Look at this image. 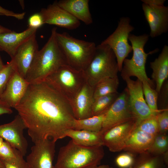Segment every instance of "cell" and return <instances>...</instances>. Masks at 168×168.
I'll list each match as a JSON object with an SVG mask.
<instances>
[{
  "instance_id": "cell-32",
  "label": "cell",
  "mask_w": 168,
  "mask_h": 168,
  "mask_svg": "<svg viewBox=\"0 0 168 168\" xmlns=\"http://www.w3.org/2000/svg\"><path fill=\"white\" fill-rule=\"evenodd\" d=\"M21 155L22 154L20 152L5 141L0 147V160H9L16 158Z\"/></svg>"
},
{
  "instance_id": "cell-9",
  "label": "cell",
  "mask_w": 168,
  "mask_h": 168,
  "mask_svg": "<svg viewBox=\"0 0 168 168\" xmlns=\"http://www.w3.org/2000/svg\"><path fill=\"white\" fill-rule=\"evenodd\" d=\"M142 7L150 29L149 36L155 38L168 30V7L165 0H142Z\"/></svg>"
},
{
  "instance_id": "cell-37",
  "label": "cell",
  "mask_w": 168,
  "mask_h": 168,
  "mask_svg": "<svg viewBox=\"0 0 168 168\" xmlns=\"http://www.w3.org/2000/svg\"><path fill=\"white\" fill-rule=\"evenodd\" d=\"M28 23V27L37 29L44 24L43 18L39 13L30 16L29 18Z\"/></svg>"
},
{
  "instance_id": "cell-6",
  "label": "cell",
  "mask_w": 168,
  "mask_h": 168,
  "mask_svg": "<svg viewBox=\"0 0 168 168\" xmlns=\"http://www.w3.org/2000/svg\"><path fill=\"white\" fill-rule=\"evenodd\" d=\"M83 71L86 82L94 87L104 79L118 76L119 67L112 49L106 44L96 46L92 59Z\"/></svg>"
},
{
  "instance_id": "cell-25",
  "label": "cell",
  "mask_w": 168,
  "mask_h": 168,
  "mask_svg": "<svg viewBox=\"0 0 168 168\" xmlns=\"http://www.w3.org/2000/svg\"><path fill=\"white\" fill-rule=\"evenodd\" d=\"M119 84L118 76L106 78L100 81L94 86V99L102 96L118 93Z\"/></svg>"
},
{
  "instance_id": "cell-34",
  "label": "cell",
  "mask_w": 168,
  "mask_h": 168,
  "mask_svg": "<svg viewBox=\"0 0 168 168\" xmlns=\"http://www.w3.org/2000/svg\"><path fill=\"white\" fill-rule=\"evenodd\" d=\"M160 133L167 134L168 130V109L162 110L156 115Z\"/></svg>"
},
{
  "instance_id": "cell-8",
  "label": "cell",
  "mask_w": 168,
  "mask_h": 168,
  "mask_svg": "<svg viewBox=\"0 0 168 168\" xmlns=\"http://www.w3.org/2000/svg\"><path fill=\"white\" fill-rule=\"evenodd\" d=\"M130 23L129 17H122L114 31L100 43L108 45L112 49L115 56L120 72L124 60L133 50L131 45L128 43L129 35L134 29Z\"/></svg>"
},
{
  "instance_id": "cell-13",
  "label": "cell",
  "mask_w": 168,
  "mask_h": 168,
  "mask_svg": "<svg viewBox=\"0 0 168 168\" xmlns=\"http://www.w3.org/2000/svg\"><path fill=\"white\" fill-rule=\"evenodd\" d=\"M138 125L136 120L133 119L111 128L102 135L103 146L113 152L123 150L126 142Z\"/></svg>"
},
{
  "instance_id": "cell-27",
  "label": "cell",
  "mask_w": 168,
  "mask_h": 168,
  "mask_svg": "<svg viewBox=\"0 0 168 168\" xmlns=\"http://www.w3.org/2000/svg\"><path fill=\"white\" fill-rule=\"evenodd\" d=\"M161 156L153 155L147 152L140 154L132 168H162L164 160Z\"/></svg>"
},
{
  "instance_id": "cell-45",
  "label": "cell",
  "mask_w": 168,
  "mask_h": 168,
  "mask_svg": "<svg viewBox=\"0 0 168 168\" xmlns=\"http://www.w3.org/2000/svg\"><path fill=\"white\" fill-rule=\"evenodd\" d=\"M4 140L3 139L0 137V147L2 145L3 142Z\"/></svg>"
},
{
  "instance_id": "cell-3",
  "label": "cell",
  "mask_w": 168,
  "mask_h": 168,
  "mask_svg": "<svg viewBox=\"0 0 168 168\" xmlns=\"http://www.w3.org/2000/svg\"><path fill=\"white\" fill-rule=\"evenodd\" d=\"M103 146L86 147L72 140L59 150L55 168H82L98 166L105 155Z\"/></svg>"
},
{
  "instance_id": "cell-23",
  "label": "cell",
  "mask_w": 168,
  "mask_h": 168,
  "mask_svg": "<svg viewBox=\"0 0 168 168\" xmlns=\"http://www.w3.org/2000/svg\"><path fill=\"white\" fill-rule=\"evenodd\" d=\"M66 137H70L73 142L81 146L86 147L103 146L102 134L100 132L71 129L66 132Z\"/></svg>"
},
{
  "instance_id": "cell-47",
  "label": "cell",
  "mask_w": 168,
  "mask_h": 168,
  "mask_svg": "<svg viewBox=\"0 0 168 168\" xmlns=\"http://www.w3.org/2000/svg\"><path fill=\"white\" fill-rule=\"evenodd\" d=\"M0 51H2L1 49H0Z\"/></svg>"
},
{
  "instance_id": "cell-7",
  "label": "cell",
  "mask_w": 168,
  "mask_h": 168,
  "mask_svg": "<svg viewBox=\"0 0 168 168\" xmlns=\"http://www.w3.org/2000/svg\"><path fill=\"white\" fill-rule=\"evenodd\" d=\"M69 104L86 82L83 71L64 65L44 81Z\"/></svg>"
},
{
  "instance_id": "cell-41",
  "label": "cell",
  "mask_w": 168,
  "mask_h": 168,
  "mask_svg": "<svg viewBox=\"0 0 168 168\" xmlns=\"http://www.w3.org/2000/svg\"><path fill=\"white\" fill-rule=\"evenodd\" d=\"M5 66V65L3 64L0 55V71L4 68Z\"/></svg>"
},
{
  "instance_id": "cell-12",
  "label": "cell",
  "mask_w": 168,
  "mask_h": 168,
  "mask_svg": "<svg viewBox=\"0 0 168 168\" xmlns=\"http://www.w3.org/2000/svg\"><path fill=\"white\" fill-rule=\"evenodd\" d=\"M55 142L47 139L34 143L26 158L28 168H55L53 164Z\"/></svg>"
},
{
  "instance_id": "cell-28",
  "label": "cell",
  "mask_w": 168,
  "mask_h": 168,
  "mask_svg": "<svg viewBox=\"0 0 168 168\" xmlns=\"http://www.w3.org/2000/svg\"><path fill=\"white\" fill-rule=\"evenodd\" d=\"M142 82L143 92L145 101L152 113L156 115L162 110L158 108V93L147 82Z\"/></svg>"
},
{
  "instance_id": "cell-24",
  "label": "cell",
  "mask_w": 168,
  "mask_h": 168,
  "mask_svg": "<svg viewBox=\"0 0 168 168\" xmlns=\"http://www.w3.org/2000/svg\"><path fill=\"white\" fill-rule=\"evenodd\" d=\"M105 114L92 116L81 119H75L73 122V129L100 132L102 128Z\"/></svg>"
},
{
  "instance_id": "cell-30",
  "label": "cell",
  "mask_w": 168,
  "mask_h": 168,
  "mask_svg": "<svg viewBox=\"0 0 168 168\" xmlns=\"http://www.w3.org/2000/svg\"><path fill=\"white\" fill-rule=\"evenodd\" d=\"M16 70L14 62L11 59L0 71V97L4 91L10 77Z\"/></svg>"
},
{
  "instance_id": "cell-38",
  "label": "cell",
  "mask_w": 168,
  "mask_h": 168,
  "mask_svg": "<svg viewBox=\"0 0 168 168\" xmlns=\"http://www.w3.org/2000/svg\"><path fill=\"white\" fill-rule=\"evenodd\" d=\"M25 14V12L21 13H16L4 8L0 6V15L11 16L18 20H22L24 18Z\"/></svg>"
},
{
  "instance_id": "cell-29",
  "label": "cell",
  "mask_w": 168,
  "mask_h": 168,
  "mask_svg": "<svg viewBox=\"0 0 168 168\" xmlns=\"http://www.w3.org/2000/svg\"><path fill=\"white\" fill-rule=\"evenodd\" d=\"M168 137L167 134L158 133L155 136L147 152L153 155L163 156L168 152Z\"/></svg>"
},
{
  "instance_id": "cell-44",
  "label": "cell",
  "mask_w": 168,
  "mask_h": 168,
  "mask_svg": "<svg viewBox=\"0 0 168 168\" xmlns=\"http://www.w3.org/2000/svg\"><path fill=\"white\" fill-rule=\"evenodd\" d=\"M19 2H20V4L21 5V6L22 8L23 9L24 8V1L23 0H19Z\"/></svg>"
},
{
  "instance_id": "cell-39",
  "label": "cell",
  "mask_w": 168,
  "mask_h": 168,
  "mask_svg": "<svg viewBox=\"0 0 168 168\" xmlns=\"http://www.w3.org/2000/svg\"><path fill=\"white\" fill-rule=\"evenodd\" d=\"M12 112L11 108L0 101V115L4 114H10Z\"/></svg>"
},
{
  "instance_id": "cell-21",
  "label": "cell",
  "mask_w": 168,
  "mask_h": 168,
  "mask_svg": "<svg viewBox=\"0 0 168 168\" xmlns=\"http://www.w3.org/2000/svg\"><path fill=\"white\" fill-rule=\"evenodd\" d=\"M152 70L151 77L155 83V90L159 94L164 82L168 77V46L165 45L158 57L151 62Z\"/></svg>"
},
{
  "instance_id": "cell-14",
  "label": "cell",
  "mask_w": 168,
  "mask_h": 168,
  "mask_svg": "<svg viewBox=\"0 0 168 168\" xmlns=\"http://www.w3.org/2000/svg\"><path fill=\"white\" fill-rule=\"evenodd\" d=\"M26 129L25 124L18 115L11 122L0 125V137L24 156L27 152L28 143L24 135Z\"/></svg>"
},
{
  "instance_id": "cell-31",
  "label": "cell",
  "mask_w": 168,
  "mask_h": 168,
  "mask_svg": "<svg viewBox=\"0 0 168 168\" xmlns=\"http://www.w3.org/2000/svg\"><path fill=\"white\" fill-rule=\"evenodd\" d=\"M136 129L155 136L159 133V129L156 115H152L141 121L138 124Z\"/></svg>"
},
{
  "instance_id": "cell-20",
  "label": "cell",
  "mask_w": 168,
  "mask_h": 168,
  "mask_svg": "<svg viewBox=\"0 0 168 168\" xmlns=\"http://www.w3.org/2000/svg\"><path fill=\"white\" fill-rule=\"evenodd\" d=\"M56 2L58 6L79 21L86 25L92 23L89 0H60Z\"/></svg>"
},
{
  "instance_id": "cell-36",
  "label": "cell",
  "mask_w": 168,
  "mask_h": 168,
  "mask_svg": "<svg viewBox=\"0 0 168 168\" xmlns=\"http://www.w3.org/2000/svg\"><path fill=\"white\" fill-rule=\"evenodd\" d=\"M160 103L161 110L168 109V81L166 80L163 83L158 94L157 104Z\"/></svg>"
},
{
  "instance_id": "cell-4",
  "label": "cell",
  "mask_w": 168,
  "mask_h": 168,
  "mask_svg": "<svg viewBox=\"0 0 168 168\" xmlns=\"http://www.w3.org/2000/svg\"><path fill=\"white\" fill-rule=\"evenodd\" d=\"M56 38L67 64L76 69L84 71L94 56L96 46L95 43L77 39L66 32L57 31Z\"/></svg>"
},
{
  "instance_id": "cell-5",
  "label": "cell",
  "mask_w": 168,
  "mask_h": 168,
  "mask_svg": "<svg viewBox=\"0 0 168 168\" xmlns=\"http://www.w3.org/2000/svg\"><path fill=\"white\" fill-rule=\"evenodd\" d=\"M149 36L146 34L139 35L129 34L128 40L131 44L133 55L131 59L126 58L124 60L121 75L122 77H135L142 82L148 83L154 88L155 86L154 82L147 75L145 65L148 56L157 52L159 49L156 48L148 53H145L144 47Z\"/></svg>"
},
{
  "instance_id": "cell-48",
  "label": "cell",
  "mask_w": 168,
  "mask_h": 168,
  "mask_svg": "<svg viewBox=\"0 0 168 168\" xmlns=\"http://www.w3.org/2000/svg\"><path fill=\"white\" fill-rule=\"evenodd\" d=\"M129 168H132V167H130Z\"/></svg>"
},
{
  "instance_id": "cell-2",
  "label": "cell",
  "mask_w": 168,
  "mask_h": 168,
  "mask_svg": "<svg viewBox=\"0 0 168 168\" xmlns=\"http://www.w3.org/2000/svg\"><path fill=\"white\" fill-rule=\"evenodd\" d=\"M57 31L56 27L52 28L47 41L37 53L25 78L30 84L44 81L48 76L67 64L56 40Z\"/></svg>"
},
{
  "instance_id": "cell-18",
  "label": "cell",
  "mask_w": 168,
  "mask_h": 168,
  "mask_svg": "<svg viewBox=\"0 0 168 168\" xmlns=\"http://www.w3.org/2000/svg\"><path fill=\"white\" fill-rule=\"evenodd\" d=\"M94 88L86 82L69 103L75 119H81L91 116Z\"/></svg>"
},
{
  "instance_id": "cell-35",
  "label": "cell",
  "mask_w": 168,
  "mask_h": 168,
  "mask_svg": "<svg viewBox=\"0 0 168 168\" xmlns=\"http://www.w3.org/2000/svg\"><path fill=\"white\" fill-rule=\"evenodd\" d=\"M22 155L9 160H0L5 168H28L26 161Z\"/></svg>"
},
{
  "instance_id": "cell-10",
  "label": "cell",
  "mask_w": 168,
  "mask_h": 168,
  "mask_svg": "<svg viewBox=\"0 0 168 168\" xmlns=\"http://www.w3.org/2000/svg\"><path fill=\"white\" fill-rule=\"evenodd\" d=\"M122 78L127 85L129 107L138 124L142 120L154 115L145 100L142 82L138 79L133 80L128 77Z\"/></svg>"
},
{
  "instance_id": "cell-17",
  "label": "cell",
  "mask_w": 168,
  "mask_h": 168,
  "mask_svg": "<svg viewBox=\"0 0 168 168\" xmlns=\"http://www.w3.org/2000/svg\"><path fill=\"white\" fill-rule=\"evenodd\" d=\"M30 84L16 70L9 80L0 101L14 108L20 103Z\"/></svg>"
},
{
  "instance_id": "cell-11",
  "label": "cell",
  "mask_w": 168,
  "mask_h": 168,
  "mask_svg": "<svg viewBox=\"0 0 168 168\" xmlns=\"http://www.w3.org/2000/svg\"><path fill=\"white\" fill-rule=\"evenodd\" d=\"M133 119L135 120L128 106V94L126 88L119 94L105 113L100 132L102 135L113 127Z\"/></svg>"
},
{
  "instance_id": "cell-15",
  "label": "cell",
  "mask_w": 168,
  "mask_h": 168,
  "mask_svg": "<svg viewBox=\"0 0 168 168\" xmlns=\"http://www.w3.org/2000/svg\"><path fill=\"white\" fill-rule=\"evenodd\" d=\"M44 24L55 25L68 30L77 29L80 22L64 9L60 7L56 1L42 8L39 12Z\"/></svg>"
},
{
  "instance_id": "cell-42",
  "label": "cell",
  "mask_w": 168,
  "mask_h": 168,
  "mask_svg": "<svg viewBox=\"0 0 168 168\" xmlns=\"http://www.w3.org/2000/svg\"><path fill=\"white\" fill-rule=\"evenodd\" d=\"M98 168H113L108 165H102L98 166Z\"/></svg>"
},
{
  "instance_id": "cell-40",
  "label": "cell",
  "mask_w": 168,
  "mask_h": 168,
  "mask_svg": "<svg viewBox=\"0 0 168 168\" xmlns=\"http://www.w3.org/2000/svg\"><path fill=\"white\" fill-rule=\"evenodd\" d=\"M12 30L0 25V34L10 32Z\"/></svg>"
},
{
  "instance_id": "cell-1",
  "label": "cell",
  "mask_w": 168,
  "mask_h": 168,
  "mask_svg": "<svg viewBox=\"0 0 168 168\" xmlns=\"http://www.w3.org/2000/svg\"><path fill=\"white\" fill-rule=\"evenodd\" d=\"M14 109L34 143L47 139L56 142L73 129L75 118L69 103L44 81L30 84Z\"/></svg>"
},
{
  "instance_id": "cell-16",
  "label": "cell",
  "mask_w": 168,
  "mask_h": 168,
  "mask_svg": "<svg viewBox=\"0 0 168 168\" xmlns=\"http://www.w3.org/2000/svg\"><path fill=\"white\" fill-rule=\"evenodd\" d=\"M36 35L34 34L25 41L11 59L14 62L17 71L25 78L39 50Z\"/></svg>"
},
{
  "instance_id": "cell-33",
  "label": "cell",
  "mask_w": 168,
  "mask_h": 168,
  "mask_svg": "<svg viewBox=\"0 0 168 168\" xmlns=\"http://www.w3.org/2000/svg\"><path fill=\"white\" fill-rule=\"evenodd\" d=\"M135 161L133 155L128 152L118 155L115 159V162L120 168H129L132 167Z\"/></svg>"
},
{
  "instance_id": "cell-22",
  "label": "cell",
  "mask_w": 168,
  "mask_h": 168,
  "mask_svg": "<svg viewBox=\"0 0 168 168\" xmlns=\"http://www.w3.org/2000/svg\"><path fill=\"white\" fill-rule=\"evenodd\" d=\"M155 136L135 129L129 137L123 150L139 154L147 152Z\"/></svg>"
},
{
  "instance_id": "cell-46",
  "label": "cell",
  "mask_w": 168,
  "mask_h": 168,
  "mask_svg": "<svg viewBox=\"0 0 168 168\" xmlns=\"http://www.w3.org/2000/svg\"><path fill=\"white\" fill-rule=\"evenodd\" d=\"M5 168L2 162V161L0 159V168Z\"/></svg>"
},
{
  "instance_id": "cell-26",
  "label": "cell",
  "mask_w": 168,
  "mask_h": 168,
  "mask_svg": "<svg viewBox=\"0 0 168 168\" xmlns=\"http://www.w3.org/2000/svg\"><path fill=\"white\" fill-rule=\"evenodd\" d=\"M118 93L100 96L94 99L91 110V116L105 114L117 98Z\"/></svg>"
},
{
  "instance_id": "cell-49",
  "label": "cell",
  "mask_w": 168,
  "mask_h": 168,
  "mask_svg": "<svg viewBox=\"0 0 168 168\" xmlns=\"http://www.w3.org/2000/svg\"></svg>"
},
{
  "instance_id": "cell-43",
  "label": "cell",
  "mask_w": 168,
  "mask_h": 168,
  "mask_svg": "<svg viewBox=\"0 0 168 168\" xmlns=\"http://www.w3.org/2000/svg\"><path fill=\"white\" fill-rule=\"evenodd\" d=\"M98 166H90L83 167L82 168H98Z\"/></svg>"
},
{
  "instance_id": "cell-19",
  "label": "cell",
  "mask_w": 168,
  "mask_h": 168,
  "mask_svg": "<svg viewBox=\"0 0 168 168\" xmlns=\"http://www.w3.org/2000/svg\"><path fill=\"white\" fill-rule=\"evenodd\" d=\"M37 29L28 27L19 33L14 31L0 34V48L13 58L19 47L26 40L36 34Z\"/></svg>"
}]
</instances>
